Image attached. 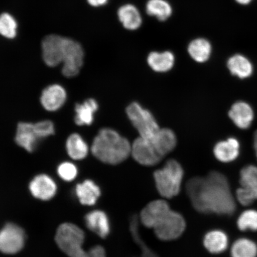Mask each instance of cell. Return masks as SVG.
<instances>
[{
	"label": "cell",
	"instance_id": "cell-1",
	"mask_svg": "<svg viewBox=\"0 0 257 257\" xmlns=\"http://www.w3.org/2000/svg\"><path fill=\"white\" fill-rule=\"evenodd\" d=\"M186 189L193 207L200 213L230 216L236 210V198L222 173L211 172L205 177L193 178Z\"/></svg>",
	"mask_w": 257,
	"mask_h": 257
},
{
	"label": "cell",
	"instance_id": "cell-2",
	"mask_svg": "<svg viewBox=\"0 0 257 257\" xmlns=\"http://www.w3.org/2000/svg\"><path fill=\"white\" fill-rule=\"evenodd\" d=\"M44 62L49 67L63 63L62 73L67 78L78 75L84 60V51L78 42L59 35H48L41 43Z\"/></svg>",
	"mask_w": 257,
	"mask_h": 257
},
{
	"label": "cell",
	"instance_id": "cell-3",
	"mask_svg": "<svg viewBox=\"0 0 257 257\" xmlns=\"http://www.w3.org/2000/svg\"><path fill=\"white\" fill-rule=\"evenodd\" d=\"M132 144L126 138L110 128H102L95 137L91 152L98 160L108 165H118L131 155Z\"/></svg>",
	"mask_w": 257,
	"mask_h": 257
},
{
	"label": "cell",
	"instance_id": "cell-4",
	"mask_svg": "<svg viewBox=\"0 0 257 257\" xmlns=\"http://www.w3.org/2000/svg\"><path fill=\"white\" fill-rule=\"evenodd\" d=\"M59 248L70 257H105V252L101 246H95L86 251L82 245L85 233L76 225L66 223L58 228L55 237Z\"/></svg>",
	"mask_w": 257,
	"mask_h": 257
},
{
	"label": "cell",
	"instance_id": "cell-5",
	"mask_svg": "<svg viewBox=\"0 0 257 257\" xmlns=\"http://www.w3.org/2000/svg\"><path fill=\"white\" fill-rule=\"evenodd\" d=\"M184 172L180 163L169 160L161 169L154 173V181L159 194L166 198H172L181 191Z\"/></svg>",
	"mask_w": 257,
	"mask_h": 257
},
{
	"label": "cell",
	"instance_id": "cell-6",
	"mask_svg": "<svg viewBox=\"0 0 257 257\" xmlns=\"http://www.w3.org/2000/svg\"><path fill=\"white\" fill-rule=\"evenodd\" d=\"M128 119L136 128L140 137L152 139L160 127L155 117L149 110L138 102H134L126 108Z\"/></svg>",
	"mask_w": 257,
	"mask_h": 257
},
{
	"label": "cell",
	"instance_id": "cell-7",
	"mask_svg": "<svg viewBox=\"0 0 257 257\" xmlns=\"http://www.w3.org/2000/svg\"><path fill=\"white\" fill-rule=\"evenodd\" d=\"M185 228V220L182 215L170 210L160 218L153 229L159 239L172 240L179 238Z\"/></svg>",
	"mask_w": 257,
	"mask_h": 257
},
{
	"label": "cell",
	"instance_id": "cell-8",
	"mask_svg": "<svg viewBox=\"0 0 257 257\" xmlns=\"http://www.w3.org/2000/svg\"><path fill=\"white\" fill-rule=\"evenodd\" d=\"M25 235L23 229L14 223H8L0 230V251L15 254L23 248Z\"/></svg>",
	"mask_w": 257,
	"mask_h": 257
},
{
	"label": "cell",
	"instance_id": "cell-9",
	"mask_svg": "<svg viewBox=\"0 0 257 257\" xmlns=\"http://www.w3.org/2000/svg\"><path fill=\"white\" fill-rule=\"evenodd\" d=\"M131 155L137 162L146 166L156 165L163 158L152 141L141 137L132 144Z\"/></svg>",
	"mask_w": 257,
	"mask_h": 257
},
{
	"label": "cell",
	"instance_id": "cell-10",
	"mask_svg": "<svg viewBox=\"0 0 257 257\" xmlns=\"http://www.w3.org/2000/svg\"><path fill=\"white\" fill-rule=\"evenodd\" d=\"M67 99V93L62 86L53 84L43 90L40 101L45 110L56 111L62 107Z\"/></svg>",
	"mask_w": 257,
	"mask_h": 257
},
{
	"label": "cell",
	"instance_id": "cell-11",
	"mask_svg": "<svg viewBox=\"0 0 257 257\" xmlns=\"http://www.w3.org/2000/svg\"><path fill=\"white\" fill-rule=\"evenodd\" d=\"M30 189L34 197L43 201H48L56 194L57 185L54 180L47 175H40L32 179Z\"/></svg>",
	"mask_w": 257,
	"mask_h": 257
},
{
	"label": "cell",
	"instance_id": "cell-12",
	"mask_svg": "<svg viewBox=\"0 0 257 257\" xmlns=\"http://www.w3.org/2000/svg\"><path fill=\"white\" fill-rule=\"evenodd\" d=\"M117 16L122 27L127 31L138 30L143 25V16L139 9L131 3L120 6L117 10Z\"/></svg>",
	"mask_w": 257,
	"mask_h": 257
},
{
	"label": "cell",
	"instance_id": "cell-13",
	"mask_svg": "<svg viewBox=\"0 0 257 257\" xmlns=\"http://www.w3.org/2000/svg\"><path fill=\"white\" fill-rule=\"evenodd\" d=\"M171 210L168 202L164 200L151 202L140 214L141 222L148 228L153 229L164 215Z\"/></svg>",
	"mask_w": 257,
	"mask_h": 257
},
{
	"label": "cell",
	"instance_id": "cell-14",
	"mask_svg": "<svg viewBox=\"0 0 257 257\" xmlns=\"http://www.w3.org/2000/svg\"><path fill=\"white\" fill-rule=\"evenodd\" d=\"M41 140L35 131L34 123L21 122L15 137L16 144L29 153L33 152Z\"/></svg>",
	"mask_w": 257,
	"mask_h": 257
},
{
	"label": "cell",
	"instance_id": "cell-15",
	"mask_svg": "<svg viewBox=\"0 0 257 257\" xmlns=\"http://www.w3.org/2000/svg\"><path fill=\"white\" fill-rule=\"evenodd\" d=\"M229 116L237 127L246 130L251 125L254 113L251 106L247 102L237 101L230 109Z\"/></svg>",
	"mask_w": 257,
	"mask_h": 257
},
{
	"label": "cell",
	"instance_id": "cell-16",
	"mask_svg": "<svg viewBox=\"0 0 257 257\" xmlns=\"http://www.w3.org/2000/svg\"><path fill=\"white\" fill-rule=\"evenodd\" d=\"M85 220L88 229L102 238H105L110 233V221L104 211L94 210L90 212L86 215Z\"/></svg>",
	"mask_w": 257,
	"mask_h": 257
},
{
	"label": "cell",
	"instance_id": "cell-17",
	"mask_svg": "<svg viewBox=\"0 0 257 257\" xmlns=\"http://www.w3.org/2000/svg\"><path fill=\"white\" fill-rule=\"evenodd\" d=\"M150 140L163 157L171 153L177 145V138L174 132L168 128H160Z\"/></svg>",
	"mask_w": 257,
	"mask_h": 257
},
{
	"label": "cell",
	"instance_id": "cell-18",
	"mask_svg": "<svg viewBox=\"0 0 257 257\" xmlns=\"http://www.w3.org/2000/svg\"><path fill=\"white\" fill-rule=\"evenodd\" d=\"M240 144L235 138H229L216 144L214 148L215 157L222 163H230L239 155Z\"/></svg>",
	"mask_w": 257,
	"mask_h": 257
},
{
	"label": "cell",
	"instance_id": "cell-19",
	"mask_svg": "<svg viewBox=\"0 0 257 257\" xmlns=\"http://www.w3.org/2000/svg\"><path fill=\"white\" fill-rule=\"evenodd\" d=\"M75 192L80 203L88 206L94 205L101 195L100 188L91 180L77 185Z\"/></svg>",
	"mask_w": 257,
	"mask_h": 257
},
{
	"label": "cell",
	"instance_id": "cell-20",
	"mask_svg": "<svg viewBox=\"0 0 257 257\" xmlns=\"http://www.w3.org/2000/svg\"><path fill=\"white\" fill-rule=\"evenodd\" d=\"M175 62L174 54L169 51L163 52L153 51L147 58V62L154 71L167 72L173 68Z\"/></svg>",
	"mask_w": 257,
	"mask_h": 257
},
{
	"label": "cell",
	"instance_id": "cell-21",
	"mask_svg": "<svg viewBox=\"0 0 257 257\" xmlns=\"http://www.w3.org/2000/svg\"><path fill=\"white\" fill-rule=\"evenodd\" d=\"M227 66L231 74L240 79H246L252 75L253 67L248 58L235 54L230 57L227 62Z\"/></svg>",
	"mask_w": 257,
	"mask_h": 257
},
{
	"label": "cell",
	"instance_id": "cell-22",
	"mask_svg": "<svg viewBox=\"0 0 257 257\" xmlns=\"http://www.w3.org/2000/svg\"><path fill=\"white\" fill-rule=\"evenodd\" d=\"M98 109L97 102L94 99H86L82 104L75 105V123L78 126L91 125L94 119L95 112Z\"/></svg>",
	"mask_w": 257,
	"mask_h": 257
},
{
	"label": "cell",
	"instance_id": "cell-23",
	"mask_svg": "<svg viewBox=\"0 0 257 257\" xmlns=\"http://www.w3.org/2000/svg\"><path fill=\"white\" fill-rule=\"evenodd\" d=\"M240 188L253 200H257V166L248 165L240 172Z\"/></svg>",
	"mask_w": 257,
	"mask_h": 257
},
{
	"label": "cell",
	"instance_id": "cell-24",
	"mask_svg": "<svg viewBox=\"0 0 257 257\" xmlns=\"http://www.w3.org/2000/svg\"><path fill=\"white\" fill-rule=\"evenodd\" d=\"M188 52L195 62H206L210 59L212 53L211 44L205 38H195L189 43Z\"/></svg>",
	"mask_w": 257,
	"mask_h": 257
},
{
	"label": "cell",
	"instance_id": "cell-25",
	"mask_svg": "<svg viewBox=\"0 0 257 257\" xmlns=\"http://www.w3.org/2000/svg\"><path fill=\"white\" fill-rule=\"evenodd\" d=\"M146 12L148 15L163 22L172 17L173 9L168 0H148Z\"/></svg>",
	"mask_w": 257,
	"mask_h": 257
},
{
	"label": "cell",
	"instance_id": "cell-26",
	"mask_svg": "<svg viewBox=\"0 0 257 257\" xmlns=\"http://www.w3.org/2000/svg\"><path fill=\"white\" fill-rule=\"evenodd\" d=\"M204 245L209 252L212 253H220L227 248L228 237L223 231L211 230L205 234Z\"/></svg>",
	"mask_w": 257,
	"mask_h": 257
},
{
	"label": "cell",
	"instance_id": "cell-27",
	"mask_svg": "<svg viewBox=\"0 0 257 257\" xmlns=\"http://www.w3.org/2000/svg\"><path fill=\"white\" fill-rule=\"evenodd\" d=\"M67 154L75 160L85 159L89 153V147L81 136L78 134H73L66 141Z\"/></svg>",
	"mask_w": 257,
	"mask_h": 257
},
{
	"label": "cell",
	"instance_id": "cell-28",
	"mask_svg": "<svg viewBox=\"0 0 257 257\" xmlns=\"http://www.w3.org/2000/svg\"><path fill=\"white\" fill-rule=\"evenodd\" d=\"M230 254L232 257H256L257 245L252 240L242 237L233 243Z\"/></svg>",
	"mask_w": 257,
	"mask_h": 257
},
{
	"label": "cell",
	"instance_id": "cell-29",
	"mask_svg": "<svg viewBox=\"0 0 257 257\" xmlns=\"http://www.w3.org/2000/svg\"><path fill=\"white\" fill-rule=\"evenodd\" d=\"M18 24L8 13L0 15V35L8 39H14L17 35Z\"/></svg>",
	"mask_w": 257,
	"mask_h": 257
},
{
	"label": "cell",
	"instance_id": "cell-30",
	"mask_svg": "<svg viewBox=\"0 0 257 257\" xmlns=\"http://www.w3.org/2000/svg\"><path fill=\"white\" fill-rule=\"evenodd\" d=\"M130 230L133 238L138 245L140 246L142 250L143 257H158L156 253L149 248L141 239L139 229V219L136 215L131 218L130 220Z\"/></svg>",
	"mask_w": 257,
	"mask_h": 257
},
{
	"label": "cell",
	"instance_id": "cell-31",
	"mask_svg": "<svg viewBox=\"0 0 257 257\" xmlns=\"http://www.w3.org/2000/svg\"><path fill=\"white\" fill-rule=\"evenodd\" d=\"M237 227L242 231L257 230V211L248 210L241 213L237 221Z\"/></svg>",
	"mask_w": 257,
	"mask_h": 257
},
{
	"label": "cell",
	"instance_id": "cell-32",
	"mask_svg": "<svg viewBox=\"0 0 257 257\" xmlns=\"http://www.w3.org/2000/svg\"><path fill=\"white\" fill-rule=\"evenodd\" d=\"M57 172L64 181L70 182L73 181L78 175V169L72 163L64 162L58 167Z\"/></svg>",
	"mask_w": 257,
	"mask_h": 257
},
{
	"label": "cell",
	"instance_id": "cell-33",
	"mask_svg": "<svg viewBox=\"0 0 257 257\" xmlns=\"http://www.w3.org/2000/svg\"><path fill=\"white\" fill-rule=\"evenodd\" d=\"M34 127L41 140L53 136L55 133L54 124L50 120L41 121L34 123Z\"/></svg>",
	"mask_w": 257,
	"mask_h": 257
},
{
	"label": "cell",
	"instance_id": "cell-34",
	"mask_svg": "<svg viewBox=\"0 0 257 257\" xmlns=\"http://www.w3.org/2000/svg\"><path fill=\"white\" fill-rule=\"evenodd\" d=\"M108 0H87L90 6L94 8L102 7L107 4Z\"/></svg>",
	"mask_w": 257,
	"mask_h": 257
},
{
	"label": "cell",
	"instance_id": "cell-35",
	"mask_svg": "<svg viewBox=\"0 0 257 257\" xmlns=\"http://www.w3.org/2000/svg\"><path fill=\"white\" fill-rule=\"evenodd\" d=\"M235 1L240 5H246L252 2V0H235Z\"/></svg>",
	"mask_w": 257,
	"mask_h": 257
},
{
	"label": "cell",
	"instance_id": "cell-36",
	"mask_svg": "<svg viewBox=\"0 0 257 257\" xmlns=\"http://www.w3.org/2000/svg\"><path fill=\"white\" fill-rule=\"evenodd\" d=\"M253 147H257V130L253 136Z\"/></svg>",
	"mask_w": 257,
	"mask_h": 257
},
{
	"label": "cell",
	"instance_id": "cell-37",
	"mask_svg": "<svg viewBox=\"0 0 257 257\" xmlns=\"http://www.w3.org/2000/svg\"><path fill=\"white\" fill-rule=\"evenodd\" d=\"M254 150H255V155H256V159H257V147H255Z\"/></svg>",
	"mask_w": 257,
	"mask_h": 257
}]
</instances>
